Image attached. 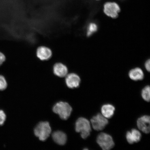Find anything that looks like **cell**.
Wrapping results in <instances>:
<instances>
[{
	"instance_id": "cell-1",
	"label": "cell",
	"mask_w": 150,
	"mask_h": 150,
	"mask_svg": "<svg viewBox=\"0 0 150 150\" xmlns=\"http://www.w3.org/2000/svg\"><path fill=\"white\" fill-rule=\"evenodd\" d=\"M75 129L76 132L80 133L81 137L86 139L88 137L91 130V123L87 119L80 117L77 120Z\"/></svg>"
},
{
	"instance_id": "cell-2",
	"label": "cell",
	"mask_w": 150,
	"mask_h": 150,
	"mask_svg": "<svg viewBox=\"0 0 150 150\" xmlns=\"http://www.w3.org/2000/svg\"><path fill=\"white\" fill-rule=\"evenodd\" d=\"M103 11L108 17L115 19L119 16L121 8L118 4L114 1H107L103 5Z\"/></svg>"
},
{
	"instance_id": "cell-3",
	"label": "cell",
	"mask_w": 150,
	"mask_h": 150,
	"mask_svg": "<svg viewBox=\"0 0 150 150\" xmlns=\"http://www.w3.org/2000/svg\"><path fill=\"white\" fill-rule=\"evenodd\" d=\"M53 111L59 114V117L63 120H67L70 117L72 109L68 103L62 102H58L54 105Z\"/></svg>"
},
{
	"instance_id": "cell-4",
	"label": "cell",
	"mask_w": 150,
	"mask_h": 150,
	"mask_svg": "<svg viewBox=\"0 0 150 150\" xmlns=\"http://www.w3.org/2000/svg\"><path fill=\"white\" fill-rule=\"evenodd\" d=\"M51 128L47 122L39 123L35 127L34 133L35 136L42 141H44L50 136L51 132Z\"/></svg>"
},
{
	"instance_id": "cell-5",
	"label": "cell",
	"mask_w": 150,
	"mask_h": 150,
	"mask_svg": "<svg viewBox=\"0 0 150 150\" xmlns=\"http://www.w3.org/2000/svg\"><path fill=\"white\" fill-rule=\"evenodd\" d=\"M97 142L103 150H110L114 146L112 136L104 132L100 133L97 136Z\"/></svg>"
},
{
	"instance_id": "cell-6",
	"label": "cell",
	"mask_w": 150,
	"mask_h": 150,
	"mask_svg": "<svg viewBox=\"0 0 150 150\" xmlns=\"http://www.w3.org/2000/svg\"><path fill=\"white\" fill-rule=\"evenodd\" d=\"M92 127L95 130L101 131L104 129L108 123L107 119L100 114L94 116L91 120Z\"/></svg>"
},
{
	"instance_id": "cell-7",
	"label": "cell",
	"mask_w": 150,
	"mask_h": 150,
	"mask_svg": "<svg viewBox=\"0 0 150 150\" xmlns=\"http://www.w3.org/2000/svg\"><path fill=\"white\" fill-rule=\"evenodd\" d=\"M66 85L69 88L74 89L79 87L81 79L78 74L74 72L69 73L64 78Z\"/></svg>"
},
{
	"instance_id": "cell-8",
	"label": "cell",
	"mask_w": 150,
	"mask_h": 150,
	"mask_svg": "<svg viewBox=\"0 0 150 150\" xmlns=\"http://www.w3.org/2000/svg\"><path fill=\"white\" fill-rule=\"evenodd\" d=\"M35 54L38 59L42 61L49 60L52 55V50L48 47L44 46L38 47Z\"/></svg>"
},
{
	"instance_id": "cell-9",
	"label": "cell",
	"mask_w": 150,
	"mask_h": 150,
	"mask_svg": "<svg viewBox=\"0 0 150 150\" xmlns=\"http://www.w3.org/2000/svg\"><path fill=\"white\" fill-rule=\"evenodd\" d=\"M52 70L55 76L61 78H64L69 72L68 67L64 64L61 62L54 64Z\"/></svg>"
},
{
	"instance_id": "cell-10",
	"label": "cell",
	"mask_w": 150,
	"mask_h": 150,
	"mask_svg": "<svg viewBox=\"0 0 150 150\" xmlns=\"http://www.w3.org/2000/svg\"><path fill=\"white\" fill-rule=\"evenodd\" d=\"M137 125L141 131L146 134L150 132V117L144 115L139 118L137 121Z\"/></svg>"
},
{
	"instance_id": "cell-11",
	"label": "cell",
	"mask_w": 150,
	"mask_h": 150,
	"mask_svg": "<svg viewBox=\"0 0 150 150\" xmlns=\"http://www.w3.org/2000/svg\"><path fill=\"white\" fill-rule=\"evenodd\" d=\"M126 138L128 143L132 144L140 141L142 138V134L139 131L134 129L131 131H127Z\"/></svg>"
},
{
	"instance_id": "cell-12",
	"label": "cell",
	"mask_w": 150,
	"mask_h": 150,
	"mask_svg": "<svg viewBox=\"0 0 150 150\" xmlns=\"http://www.w3.org/2000/svg\"><path fill=\"white\" fill-rule=\"evenodd\" d=\"M128 75L130 79L135 81L142 80L144 77L143 71L139 67L131 69L129 71Z\"/></svg>"
},
{
	"instance_id": "cell-13",
	"label": "cell",
	"mask_w": 150,
	"mask_h": 150,
	"mask_svg": "<svg viewBox=\"0 0 150 150\" xmlns=\"http://www.w3.org/2000/svg\"><path fill=\"white\" fill-rule=\"evenodd\" d=\"M52 137L54 141L59 145H64L66 143L67 136L62 131H55L52 134Z\"/></svg>"
},
{
	"instance_id": "cell-14",
	"label": "cell",
	"mask_w": 150,
	"mask_h": 150,
	"mask_svg": "<svg viewBox=\"0 0 150 150\" xmlns=\"http://www.w3.org/2000/svg\"><path fill=\"white\" fill-rule=\"evenodd\" d=\"M115 108L112 105L107 104L103 105L101 108L102 115L106 119H110L113 116Z\"/></svg>"
},
{
	"instance_id": "cell-15",
	"label": "cell",
	"mask_w": 150,
	"mask_h": 150,
	"mask_svg": "<svg viewBox=\"0 0 150 150\" xmlns=\"http://www.w3.org/2000/svg\"><path fill=\"white\" fill-rule=\"evenodd\" d=\"M98 29V26L96 24L93 22L90 23L87 28V36L88 37L91 36L97 31Z\"/></svg>"
},
{
	"instance_id": "cell-16",
	"label": "cell",
	"mask_w": 150,
	"mask_h": 150,
	"mask_svg": "<svg viewBox=\"0 0 150 150\" xmlns=\"http://www.w3.org/2000/svg\"><path fill=\"white\" fill-rule=\"evenodd\" d=\"M150 88L149 86H146L142 89V98L146 102H149L150 98Z\"/></svg>"
},
{
	"instance_id": "cell-17",
	"label": "cell",
	"mask_w": 150,
	"mask_h": 150,
	"mask_svg": "<svg viewBox=\"0 0 150 150\" xmlns=\"http://www.w3.org/2000/svg\"><path fill=\"white\" fill-rule=\"evenodd\" d=\"M8 83L7 80L3 75L0 74V91H4L7 88Z\"/></svg>"
},
{
	"instance_id": "cell-18",
	"label": "cell",
	"mask_w": 150,
	"mask_h": 150,
	"mask_svg": "<svg viewBox=\"0 0 150 150\" xmlns=\"http://www.w3.org/2000/svg\"><path fill=\"white\" fill-rule=\"evenodd\" d=\"M6 117V115L4 111L0 110V126L3 125L4 123Z\"/></svg>"
},
{
	"instance_id": "cell-19",
	"label": "cell",
	"mask_w": 150,
	"mask_h": 150,
	"mask_svg": "<svg viewBox=\"0 0 150 150\" xmlns=\"http://www.w3.org/2000/svg\"><path fill=\"white\" fill-rule=\"evenodd\" d=\"M6 60V57L5 54L2 52H0V66L5 62Z\"/></svg>"
},
{
	"instance_id": "cell-20",
	"label": "cell",
	"mask_w": 150,
	"mask_h": 150,
	"mask_svg": "<svg viewBox=\"0 0 150 150\" xmlns=\"http://www.w3.org/2000/svg\"><path fill=\"white\" fill-rule=\"evenodd\" d=\"M150 59H148L146 62L145 64V67L146 70L149 72L150 70Z\"/></svg>"
},
{
	"instance_id": "cell-21",
	"label": "cell",
	"mask_w": 150,
	"mask_h": 150,
	"mask_svg": "<svg viewBox=\"0 0 150 150\" xmlns=\"http://www.w3.org/2000/svg\"><path fill=\"white\" fill-rule=\"evenodd\" d=\"M83 150H89V149H87V148H85V149H84Z\"/></svg>"
},
{
	"instance_id": "cell-22",
	"label": "cell",
	"mask_w": 150,
	"mask_h": 150,
	"mask_svg": "<svg viewBox=\"0 0 150 150\" xmlns=\"http://www.w3.org/2000/svg\"><path fill=\"white\" fill-rule=\"evenodd\" d=\"M95 1H100V0H95Z\"/></svg>"
}]
</instances>
